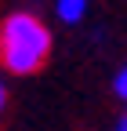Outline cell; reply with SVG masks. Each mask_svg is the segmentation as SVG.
<instances>
[{"mask_svg":"<svg viewBox=\"0 0 127 131\" xmlns=\"http://www.w3.org/2000/svg\"><path fill=\"white\" fill-rule=\"evenodd\" d=\"M51 58V29L36 15L15 11L0 22V66L15 77H33Z\"/></svg>","mask_w":127,"mask_h":131,"instance_id":"obj_1","label":"cell"},{"mask_svg":"<svg viewBox=\"0 0 127 131\" xmlns=\"http://www.w3.org/2000/svg\"><path fill=\"white\" fill-rule=\"evenodd\" d=\"M55 11H58V18H62V22H80V18H84V11H87V0H58Z\"/></svg>","mask_w":127,"mask_h":131,"instance_id":"obj_2","label":"cell"},{"mask_svg":"<svg viewBox=\"0 0 127 131\" xmlns=\"http://www.w3.org/2000/svg\"><path fill=\"white\" fill-rule=\"evenodd\" d=\"M116 131H127V117H120V120H116Z\"/></svg>","mask_w":127,"mask_h":131,"instance_id":"obj_5","label":"cell"},{"mask_svg":"<svg viewBox=\"0 0 127 131\" xmlns=\"http://www.w3.org/2000/svg\"><path fill=\"white\" fill-rule=\"evenodd\" d=\"M113 91H116L120 98H127V66H123L120 73H116V80H113Z\"/></svg>","mask_w":127,"mask_h":131,"instance_id":"obj_3","label":"cell"},{"mask_svg":"<svg viewBox=\"0 0 127 131\" xmlns=\"http://www.w3.org/2000/svg\"><path fill=\"white\" fill-rule=\"evenodd\" d=\"M4 106H7V88L0 84V113H4Z\"/></svg>","mask_w":127,"mask_h":131,"instance_id":"obj_4","label":"cell"}]
</instances>
